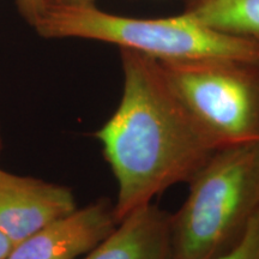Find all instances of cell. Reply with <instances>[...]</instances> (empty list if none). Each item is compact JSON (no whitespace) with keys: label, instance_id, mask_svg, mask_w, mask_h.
<instances>
[{"label":"cell","instance_id":"1","mask_svg":"<svg viewBox=\"0 0 259 259\" xmlns=\"http://www.w3.org/2000/svg\"><path fill=\"white\" fill-rule=\"evenodd\" d=\"M119 51L121 100L95 134L116 181L118 222L171 186L189 183L220 149L178 99L155 58Z\"/></svg>","mask_w":259,"mask_h":259},{"label":"cell","instance_id":"2","mask_svg":"<svg viewBox=\"0 0 259 259\" xmlns=\"http://www.w3.org/2000/svg\"><path fill=\"white\" fill-rule=\"evenodd\" d=\"M170 213V259H212L241 240L259 212V143L216 150Z\"/></svg>","mask_w":259,"mask_h":259},{"label":"cell","instance_id":"3","mask_svg":"<svg viewBox=\"0 0 259 259\" xmlns=\"http://www.w3.org/2000/svg\"><path fill=\"white\" fill-rule=\"evenodd\" d=\"M42 38H83L112 44L157 60L232 58L259 63V42L215 31L180 14L136 18L96 5L48 6L31 27Z\"/></svg>","mask_w":259,"mask_h":259},{"label":"cell","instance_id":"4","mask_svg":"<svg viewBox=\"0 0 259 259\" xmlns=\"http://www.w3.org/2000/svg\"><path fill=\"white\" fill-rule=\"evenodd\" d=\"M157 61L178 99L220 149L259 143V63L232 58Z\"/></svg>","mask_w":259,"mask_h":259},{"label":"cell","instance_id":"5","mask_svg":"<svg viewBox=\"0 0 259 259\" xmlns=\"http://www.w3.org/2000/svg\"><path fill=\"white\" fill-rule=\"evenodd\" d=\"M77 208L70 187L0 168V231L15 245Z\"/></svg>","mask_w":259,"mask_h":259},{"label":"cell","instance_id":"6","mask_svg":"<svg viewBox=\"0 0 259 259\" xmlns=\"http://www.w3.org/2000/svg\"><path fill=\"white\" fill-rule=\"evenodd\" d=\"M116 225L114 204L107 198L97 199L16 244L6 259H78L111 234Z\"/></svg>","mask_w":259,"mask_h":259},{"label":"cell","instance_id":"7","mask_svg":"<svg viewBox=\"0 0 259 259\" xmlns=\"http://www.w3.org/2000/svg\"><path fill=\"white\" fill-rule=\"evenodd\" d=\"M78 259H170V213L154 203L136 210Z\"/></svg>","mask_w":259,"mask_h":259},{"label":"cell","instance_id":"8","mask_svg":"<svg viewBox=\"0 0 259 259\" xmlns=\"http://www.w3.org/2000/svg\"><path fill=\"white\" fill-rule=\"evenodd\" d=\"M181 14L215 31L259 42V0H183Z\"/></svg>","mask_w":259,"mask_h":259},{"label":"cell","instance_id":"9","mask_svg":"<svg viewBox=\"0 0 259 259\" xmlns=\"http://www.w3.org/2000/svg\"><path fill=\"white\" fill-rule=\"evenodd\" d=\"M212 259H259V212L241 240L231 250Z\"/></svg>","mask_w":259,"mask_h":259},{"label":"cell","instance_id":"10","mask_svg":"<svg viewBox=\"0 0 259 259\" xmlns=\"http://www.w3.org/2000/svg\"><path fill=\"white\" fill-rule=\"evenodd\" d=\"M19 15L32 27L47 8V0H16Z\"/></svg>","mask_w":259,"mask_h":259},{"label":"cell","instance_id":"11","mask_svg":"<svg viewBox=\"0 0 259 259\" xmlns=\"http://www.w3.org/2000/svg\"><path fill=\"white\" fill-rule=\"evenodd\" d=\"M67 5H96V0H47V8Z\"/></svg>","mask_w":259,"mask_h":259},{"label":"cell","instance_id":"12","mask_svg":"<svg viewBox=\"0 0 259 259\" xmlns=\"http://www.w3.org/2000/svg\"><path fill=\"white\" fill-rule=\"evenodd\" d=\"M15 244L6 236L4 233L0 231V259H6L11 253Z\"/></svg>","mask_w":259,"mask_h":259},{"label":"cell","instance_id":"13","mask_svg":"<svg viewBox=\"0 0 259 259\" xmlns=\"http://www.w3.org/2000/svg\"><path fill=\"white\" fill-rule=\"evenodd\" d=\"M3 149H4V131H3L2 120H0V155L3 153Z\"/></svg>","mask_w":259,"mask_h":259}]
</instances>
